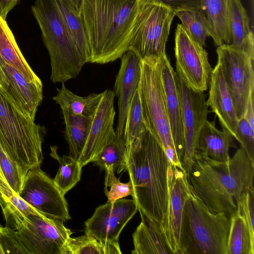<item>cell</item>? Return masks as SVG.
Listing matches in <instances>:
<instances>
[{"instance_id":"9c48e42d","label":"cell","mask_w":254,"mask_h":254,"mask_svg":"<svg viewBox=\"0 0 254 254\" xmlns=\"http://www.w3.org/2000/svg\"><path fill=\"white\" fill-rule=\"evenodd\" d=\"M220 66L238 120L244 117L249 96L254 90V57L244 50L223 44L216 50Z\"/></svg>"},{"instance_id":"603a6c76","label":"cell","mask_w":254,"mask_h":254,"mask_svg":"<svg viewBox=\"0 0 254 254\" xmlns=\"http://www.w3.org/2000/svg\"><path fill=\"white\" fill-rule=\"evenodd\" d=\"M230 0H199V11L206 25L209 36L218 46L230 44L228 16Z\"/></svg>"},{"instance_id":"30bf717a","label":"cell","mask_w":254,"mask_h":254,"mask_svg":"<svg viewBox=\"0 0 254 254\" xmlns=\"http://www.w3.org/2000/svg\"><path fill=\"white\" fill-rule=\"evenodd\" d=\"M27 254H62L72 234L63 222L41 214L25 216L14 226Z\"/></svg>"},{"instance_id":"7a4b0ae2","label":"cell","mask_w":254,"mask_h":254,"mask_svg":"<svg viewBox=\"0 0 254 254\" xmlns=\"http://www.w3.org/2000/svg\"><path fill=\"white\" fill-rule=\"evenodd\" d=\"M254 163L241 147L226 161L194 156L188 176L195 194L213 213L232 215L241 196L254 189Z\"/></svg>"},{"instance_id":"4dcf8cb0","label":"cell","mask_w":254,"mask_h":254,"mask_svg":"<svg viewBox=\"0 0 254 254\" xmlns=\"http://www.w3.org/2000/svg\"><path fill=\"white\" fill-rule=\"evenodd\" d=\"M51 156L59 163V169L54 181L64 195L80 180L82 167L78 161L70 155L61 157L58 153L57 146H51Z\"/></svg>"},{"instance_id":"6da1fadb","label":"cell","mask_w":254,"mask_h":254,"mask_svg":"<svg viewBox=\"0 0 254 254\" xmlns=\"http://www.w3.org/2000/svg\"><path fill=\"white\" fill-rule=\"evenodd\" d=\"M127 171L134 190L132 199L140 214L163 231L169 204L168 171L171 164L161 144L146 129L126 145Z\"/></svg>"},{"instance_id":"60d3db41","label":"cell","mask_w":254,"mask_h":254,"mask_svg":"<svg viewBox=\"0 0 254 254\" xmlns=\"http://www.w3.org/2000/svg\"><path fill=\"white\" fill-rule=\"evenodd\" d=\"M254 90H253L248 99L244 117L250 123L252 127L254 129Z\"/></svg>"},{"instance_id":"83f0119b","label":"cell","mask_w":254,"mask_h":254,"mask_svg":"<svg viewBox=\"0 0 254 254\" xmlns=\"http://www.w3.org/2000/svg\"><path fill=\"white\" fill-rule=\"evenodd\" d=\"M103 94L102 92L92 93L86 97L79 96L68 90L63 83L61 88L57 89V94L53 99L62 110L89 116L95 114Z\"/></svg>"},{"instance_id":"3957f363","label":"cell","mask_w":254,"mask_h":254,"mask_svg":"<svg viewBox=\"0 0 254 254\" xmlns=\"http://www.w3.org/2000/svg\"><path fill=\"white\" fill-rule=\"evenodd\" d=\"M139 0H81L82 21L91 59L105 64L121 58L128 50Z\"/></svg>"},{"instance_id":"52a82bcc","label":"cell","mask_w":254,"mask_h":254,"mask_svg":"<svg viewBox=\"0 0 254 254\" xmlns=\"http://www.w3.org/2000/svg\"><path fill=\"white\" fill-rule=\"evenodd\" d=\"M231 215L211 212L190 186L186 200L185 254H227Z\"/></svg>"},{"instance_id":"ac0fdd59","label":"cell","mask_w":254,"mask_h":254,"mask_svg":"<svg viewBox=\"0 0 254 254\" xmlns=\"http://www.w3.org/2000/svg\"><path fill=\"white\" fill-rule=\"evenodd\" d=\"M0 66L8 82L6 90L23 112L35 120L38 107L43 100L42 81L27 79L0 57Z\"/></svg>"},{"instance_id":"f546056e","label":"cell","mask_w":254,"mask_h":254,"mask_svg":"<svg viewBox=\"0 0 254 254\" xmlns=\"http://www.w3.org/2000/svg\"><path fill=\"white\" fill-rule=\"evenodd\" d=\"M127 146L123 136L116 132L107 142L93 161L101 170L112 167L114 172L120 174L127 168Z\"/></svg>"},{"instance_id":"d6986e66","label":"cell","mask_w":254,"mask_h":254,"mask_svg":"<svg viewBox=\"0 0 254 254\" xmlns=\"http://www.w3.org/2000/svg\"><path fill=\"white\" fill-rule=\"evenodd\" d=\"M176 75V72L166 56L164 58L162 70L165 103L173 140L182 165L184 154V140Z\"/></svg>"},{"instance_id":"e0dca14e","label":"cell","mask_w":254,"mask_h":254,"mask_svg":"<svg viewBox=\"0 0 254 254\" xmlns=\"http://www.w3.org/2000/svg\"><path fill=\"white\" fill-rule=\"evenodd\" d=\"M120 59L121 63L113 91L118 103V118L115 131L123 136L128 107L140 80L141 59L131 50L126 51Z\"/></svg>"},{"instance_id":"4fadbf2b","label":"cell","mask_w":254,"mask_h":254,"mask_svg":"<svg viewBox=\"0 0 254 254\" xmlns=\"http://www.w3.org/2000/svg\"><path fill=\"white\" fill-rule=\"evenodd\" d=\"M180 98L184 140L182 166L188 176L193 164L198 136L211 111L206 105L205 95L193 90L176 72Z\"/></svg>"},{"instance_id":"74e56055","label":"cell","mask_w":254,"mask_h":254,"mask_svg":"<svg viewBox=\"0 0 254 254\" xmlns=\"http://www.w3.org/2000/svg\"><path fill=\"white\" fill-rule=\"evenodd\" d=\"M0 243L4 254H27L16 231L9 227H3L0 237Z\"/></svg>"},{"instance_id":"7c38bea8","label":"cell","mask_w":254,"mask_h":254,"mask_svg":"<svg viewBox=\"0 0 254 254\" xmlns=\"http://www.w3.org/2000/svg\"><path fill=\"white\" fill-rule=\"evenodd\" d=\"M19 195L46 217L63 222L71 219L64 195L54 179L41 170L40 165L28 171Z\"/></svg>"},{"instance_id":"ffe728a7","label":"cell","mask_w":254,"mask_h":254,"mask_svg":"<svg viewBox=\"0 0 254 254\" xmlns=\"http://www.w3.org/2000/svg\"><path fill=\"white\" fill-rule=\"evenodd\" d=\"M209 87L206 105L218 118L222 128L229 131L235 138L239 120L221 69L217 63L213 69Z\"/></svg>"},{"instance_id":"d6a6232c","label":"cell","mask_w":254,"mask_h":254,"mask_svg":"<svg viewBox=\"0 0 254 254\" xmlns=\"http://www.w3.org/2000/svg\"><path fill=\"white\" fill-rule=\"evenodd\" d=\"M146 130L138 87L129 104L126 115L123 133L126 144L139 138Z\"/></svg>"},{"instance_id":"1f68e13d","label":"cell","mask_w":254,"mask_h":254,"mask_svg":"<svg viewBox=\"0 0 254 254\" xmlns=\"http://www.w3.org/2000/svg\"><path fill=\"white\" fill-rule=\"evenodd\" d=\"M64 21L77 46L89 62L91 59L90 47L79 14L66 0H56Z\"/></svg>"},{"instance_id":"ab89813d","label":"cell","mask_w":254,"mask_h":254,"mask_svg":"<svg viewBox=\"0 0 254 254\" xmlns=\"http://www.w3.org/2000/svg\"><path fill=\"white\" fill-rule=\"evenodd\" d=\"M174 12L182 9H199V0H157Z\"/></svg>"},{"instance_id":"ee69618b","label":"cell","mask_w":254,"mask_h":254,"mask_svg":"<svg viewBox=\"0 0 254 254\" xmlns=\"http://www.w3.org/2000/svg\"><path fill=\"white\" fill-rule=\"evenodd\" d=\"M73 8L79 14L81 0H66Z\"/></svg>"},{"instance_id":"8fae6325","label":"cell","mask_w":254,"mask_h":254,"mask_svg":"<svg viewBox=\"0 0 254 254\" xmlns=\"http://www.w3.org/2000/svg\"><path fill=\"white\" fill-rule=\"evenodd\" d=\"M176 72L193 90L204 92L209 85L213 71L208 54L182 24L175 32Z\"/></svg>"},{"instance_id":"7402d4cb","label":"cell","mask_w":254,"mask_h":254,"mask_svg":"<svg viewBox=\"0 0 254 254\" xmlns=\"http://www.w3.org/2000/svg\"><path fill=\"white\" fill-rule=\"evenodd\" d=\"M132 234V254H174L161 227L143 214Z\"/></svg>"},{"instance_id":"d4e9b609","label":"cell","mask_w":254,"mask_h":254,"mask_svg":"<svg viewBox=\"0 0 254 254\" xmlns=\"http://www.w3.org/2000/svg\"><path fill=\"white\" fill-rule=\"evenodd\" d=\"M0 57L27 79L41 81L25 59L5 19L0 15Z\"/></svg>"},{"instance_id":"8992f818","label":"cell","mask_w":254,"mask_h":254,"mask_svg":"<svg viewBox=\"0 0 254 254\" xmlns=\"http://www.w3.org/2000/svg\"><path fill=\"white\" fill-rule=\"evenodd\" d=\"M166 56L141 60L139 91L146 129L161 144L171 165L184 170L173 140L165 103L162 70Z\"/></svg>"},{"instance_id":"ba28073f","label":"cell","mask_w":254,"mask_h":254,"mask_svg":"<svg viewBox=\"0 0 254 254\" xmlns=\"http://www.w3.org/2000/svg\"><path fill=\"white\" fill-rule=\"evenodd\" d=\"M175 16L171 8L157 0H139L128 50L141 60L166 55V44Z\"/></svg>"},{"instance_id":"f35d334b","label":"cell","mask_w":254,"mask_h":254,"mask_svg":"<svg viewBox=\"0 0 254 254\" xmlns=\"http://www.w3.org/2000/svg\"><path fill=\"white\" fill-rule=\"evenodd\" d=\"M237 208L247 220L251 230L254 233V189L245 192L241 196Z\"/></svg>"},{"instance_id":"2e32d148","label":"cell","mask_w":254,"mask_h":254,"mask_svg":"<svg viewBox=\"0 0 254 254\" xmlns=\"http://www.w3.org/2000/svg\"><path fill=\"white\" fill-rule=\"evenodd\" d=\"M113 90L107 89L94 115L92 124L84 148L78 160L82 167L93 162L107 142L114 136V122L116 115Z\"/></svg>"},{"instance_id":"f6af8a7d","label":"cell","mask_w":254,"mask_h":254,"mask_svg":"<svg viewBox=\"0 0 254 254\" xmlns=\"http://www.w3.org/2000/svg\"><path fill=\"white\" fill-rule=\"evenodd\" d=\"M2 228H3V227L0 224V235L1 233ZM0 254H4V253L3 251L2 247H1L0 243Z\"/></svg>"},{"instance_id":"b9f144b4","label":"cell","mask_w":254,"mask_h":254,"mask_svg":"<svg viewBox=\"0 0 254 254\" xmlns=\"http://www.w3.org/2000/svg\"><path fill=\"white\" fill-rule=\"evenodd\" d=\"M20 0H0V15L4 19L7 14Z\"/></svg>"},{"instance_id":"cb8c5ba5","label":"cell","mask_w":254,"mask_h":254,"mask_svg":"<svg viewBox=\"0 0 254 254\" xmlns=\"http://www.w3.org/2000/svg\"><path fill=\"white\" fill-rule=\"evenodd\" d=\"M230 44L254 57V40L249 19L240 0H230L228 16Z\"/></svg>"},{"instance_id":"9a60e30c","label":"cell","mask_w":254,"mask_h":254,"mask_svg":"<svg viewBox=\"0 0 254 254\" xmlns=\"http://www.w3.org/2000/svg\"><path fill=\"white\" fill-rule=\"evenodd\" d=\"M138 211L133 199L121 198L97 207L84 222L85 232L103 242H119L127 224Z\"/></svg>"},{"instance_id":"5b68a950","label":"cell","mask_w":254,"mask_h":254,"mask_svg":"<svg viewBox=\"0 0 254 254\" xmlns=\"http://www.w3.org/2000/svg\"><path fill=\"white\" fill-rule=\"evenodd\" d=\"M34 121L0 86V145L26 175L30 169L40 165L43 159L45 128Z\"/></svg>"},{"instance_id":"836d02e7","label":"cell","mask_w":254,"mask_h":254,"mask_svg":"<svg viewBox=\"0 0 254 254\" xmlns=\"http://www.w3.org/2000/svg\"><path fill=\"white\" fill-rule=\"evenodd\" d=\"M182 25L192 38L202 47L209 34L205 21L199 9H182L175 11Z\"/></svg>"},{"instance_id":"e575fe53","label":"cell","mask_w":254,"mask_h":254,"mask_svg":"<svg viewBox=\"0 0 254 254\" xmlns=\"http://www.w3.org/2000/svg\"><path fill=\"white\" fill-rule=\"evenodd\" d=\"M105 170L104 192L107 197V201L114 202L128 195H131L132 198L134 196L133 187L130 180L127 183H122L115 176L112 167L107 168Z\"/></svg>"},{"instance_id":"44dd1931","label":"cell","mask_w":254,"mask_h":254,"mask_svg":"<svg viewBox=\"0 0 254 254\" xmlns=\"http://www.w3.org/2000/svg\"><path fill=\"white\" fill-rule=\"evenodd\" d=\"M233 138L227 130L217 129L215 121L207 120L201 128L195 155L213 161H227L230 158L229 149L234 146Z\"/></svg>"},{"instance_id":"484cf974","label":"cell","mask_w":254,"mask_h":254,"mask_svg":"<svg viewBox=\"0 0 254 254\" xmlns=\"http://www.w3.org/2000/svg\"><path fill=\"white\" fill-rule=\"evenodd\" d=\"M65 125V138L68 144L69 155L78 161L87 140L94 115L83 116L62 110Z\"/></svg>"},{"instance_id":"8d00e7d4","label":"cell","mask_w":254,"mask_h":254,"mask_svg":"<svg viewBox=\"0 0 254 254\" xmlns=\"http://www.w3.org/2000/svg\"><path fill=\"white\" fill-rule=\"evenodd\" d=\"M235 139L254 163V129L244 117L238 120Z\"/></svg>"},{"instance_id":"277c9868","label":"cell","mask_w":254,"mask_h":254,"mask_svg":"<svg viewBox=\"0 0 254 254\" xmlns=\"http://www.w3.org/2000/svg\"><path fill=\"white\" fill-rule=\"evenodd\" d=\"M31 10L50 56L52 81L63 83L77 77L89 62L72 38L56 0H36Z\"/></svg>"},{"instance_id":"7bdbcfd3","label":"cell","mask_w":254,"mask_h":254,"mask_svg":"<svg viewBox=\"0 0 254 254\" xmlns=\"http://www.w3.org/2000/svg\"><path fill=\"white\" fill-rule=\"evenodd\" d=\"M0 86L7 90L8 88V82L6 77L0 66Z\"/></svg>"},{"instance_id":"4316f807","label":"cell","mask_w":254,"mask_h":254,"mask_svg":"<svg viewBox=\"0 0 254 254\" xmlns=\"http://www.w3.org/2000/svg\"><path fill=\"white\" fill-rule=\"evenodd\" d=\"M227 254H254V233L238 208L231 215Z\"/></svg>"},{"instance_id":"5bb4252c","label":"cell","mask_w":254,"mask_h":254,"mask_svg":"<svg viewBox=\"0 0 254 254\" xmlns=\"http://www.w3.org/2000/svg\"><path fill=\"white\" fill-rule=\"evenodd\" d=\"M168 188L169 204L164 232L174 254H185V206L190 185L185 170L171 164Z\"/></svg>"},{"instance_id":"f1b7e54d","label":"cell","mask_w":254,"mask_h":254,"mask_svg":"<svg viewBox=\"0 0 254 254\" xmlns=\"http://www.w3.org/2000/svg\"><path fill=\"white\" fill-rule=\"evenodd\" d=\"M119 242H101L85 232L83 235L69 237L63 249L62 254H121Z\"/></svg>"},{"instance_id":"d590c367","label":"cell","mask_w":254,"mask_h":254,"mask_svg":"<svg viewBox=\"0 0 254 254\" xmlns=\"http://www.w3.org/2000/svg\"><path fill=\"white\" fill-rule=\"evenodd\" d=\"M0 166L8 184L18 195L20 193L26 174L0 145Z\"/></svg>"}]
</instances>
